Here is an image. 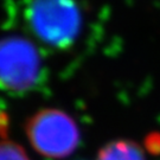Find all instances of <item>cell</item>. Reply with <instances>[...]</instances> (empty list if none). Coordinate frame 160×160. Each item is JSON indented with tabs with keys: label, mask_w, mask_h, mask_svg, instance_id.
<instances>
[{
	"label": "cell",
	"mask_w": 160,
	"mask_h": 160,
	"mask_svg": "<svg viewBox=\"0 0 160 160\" xmlns=\"http://www.w3.org/2000/svg\"><path fill=\"white\" fill-rule=\"evenodd\" d=\"M44 81L38 49L25 38L0 39V88L16 94L30 92Z\"/></svg>",
	"instance_id": "2"
},
{
	"label": "cell",
	"mask_w": 160,
	"mask_h": 160,
	"mask_svg": "<svg viewBox=\"0 0 160 160\" xmlns=\"http://www.w3.org/2000/svg\"><path fill=\"white\" fill-rule=\"evenodd\" d=\"M26 133L32 147L50 159L67 158L80 142V132L75 121L56 109L34 114L26 125Z\"/></svg>",
	"instance_id": "3"
},
{
	"label": "cell",
	"mask_w": 160,
	"mask_h": 160,
	"mask_svg": "<svg viewBox=\"0 0 160 160\" xmlns=\"http://www.w3.org/2000/svg\"><path fill=\"white\" fill-rule=\"evenodd\" d=\"M25 19L32 34L55 49L72 45L82 29V14L75 0H31Z\"/></svg>",
	"instance_id": "1"
},
{
	"label": "cell",
	"mask_w": 160,
	"mask_h": 160,
	"mask_svg": "<svg viewBox=\"0 0 160 160\" xmlns=\"http://www.w3.org/2000/svg\"><path fill=\"white\" fill-rule=\"evenodd\" d=\"M0 160H30L19 145L8 141L0 140Z\"/></svg>",
	"instance_id": "5"
},
{
	"label": "cell",
	"mask_w": 160,
	"mask_h": 160,
	"mask_svg": "<svg viewBox=\"0 0 160 160\" xmlns=\"http://www.w3.org/2000/svg\"><path fill=\"white\" fill-rule=\"evenodd\" d=\"M97 160H146L140 146L132 141H114L98 153Z\"/></svg>",
	"instance_id": "4"
}]
</instances>
